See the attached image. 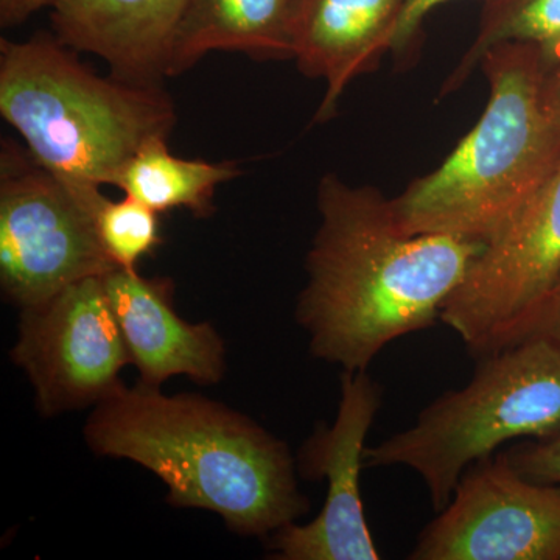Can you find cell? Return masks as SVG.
Returning a JSON list of instances; mask_svg holds the SVG:
<instances>
[{
	"label": "cell",
	"mask_w": 560,
	"mask_h": 560,
	"mask_svg": "<svg viewBox=\"0 0 560 560\" xmlns=\"http://www.w3.org/2000/svg\"><path fill=\"white\" fill-rule=\"evenodd\" d=\"M318 230L294 318L315 359L368 371L390 342L434 326L485 243L405 234L390 198L337 175L320 178Z\"/></svg>",
	"instance_id": "cell-1"
},
{
	"label": "cell",
	"mask_w": 560,
	"mask_h": 560,
	"mask_svg": "<svg viewBox=\"0 0 560 560\" xmlns=\"http://www.w3.org/2000/svg\"><path fill=\"white\" fill-rule=\"evenodd\" d=\"M90 451L156 475L167 503L219 514L232 533L270 537L311 512L287 442L221 401L121 385L84 423Z\"/></svg>",
	"instance_id": "cell-2"
},
{
	"label": "cell",
	"mask_w": 560,
	"mask_h": 560,
	"mask_svg": "<svg viewBox=\"0 0 560 560\" xmlns=\"http://www.w3.org/2000/svg\"><path fill=\"white\" fill-rule=\"evenodd\" d=\"M485 113L447 160L390 198L405 234L488 243L560 167V130L541 101L545 66L529 43H504L482 57Z\"/></svg>",
	"instance_id": "cell-3"
},
{
	"label": "cell",
	"mask_w": 560,
	"mask_h": 560,
	"mask_svg": "<svg viewBox=\"0 0 560 560\" xmlns=\"http://www.w3.org/2000/svg\"><path fill=\"white\" fill-rule=\"evenodd\" d=\"M55 33L0 39V114L47 171L70 184L114 186L125 165L176 124L160 83L97 75Z\"/></svg>",
	"instance_id": "cell-4"
},
{
	"label": "cell",
	"mask_w": 560,
	"mask_h": 560,
	"mask_svg": "<svg viewBox=\"0 0 560 560\" xmlns=\"http://www.w3.org/2000/svg\"><path fill=\"white\" fill-rule=\"evenodd\" d=\"M478 360L464 388L431 401L410 429L364 448L366 467L416 471L436 512L466 470L500 445L560 433V334L534 335Z\"/></svg>",
	"instance_id": "cell-5"
},
{
	"label": "cell",
	"mask_w": 560,
	"mask_h": 560,
	"mask_svg": "<svg viewBox=\"0 0 560 560\" xmlns=\"http://www.w3.org/2000/svg\"><path fill=\"white\" fill-rule=\"evenodd\" d=\"M97 186L70 184L27 149L0 151V289L14 307L49 301L72 283L116 270L95 230Z\"/></svg>",
	"instance_id": "cell-6"
},
{
	"label": "cell",
	"mask_w": 560,
	"mask_h": 560,
	"mask_svg": "<svg viewBox=\"0 0 560 560\" xmlns=\"http://www.w3.org/2000/svg\"><path fill=\"white\" fill-rule=\"evenodd\" d=\"M560 276V167L482 246L441 320L477 359L517 345Z\"/></svg>",
	"instance_id": "cell-7"
},
{
	"label": "cell",
	"mask_w": 560,
	"mask_h": 560,
	"mask_svg": "<svg viewBox=\"0 0 560 560\" xmlns=\"http://www.w3.org/2000/svg\"><path fill=\"white\" fill-rule=\"evenodd\" d=\"M103 278L80 280L20 311L10 359L27 375L44 418L95 407L124 385L130 350Z\"/></svg>",
	"instance_id": "cell-8"
},
{
	"label": "cell",
	"mask_w": 560,
	"mask_h": 560,
	"mask_svg": "<svg viewBox=\"0 0 560 560\" xmlns=\"http://www.w3.org/2000/svg\"><path fill=\"white\" fill-rule=\"evenodd\" d=\"M408 559L560 560V486L523 477L508 453L478 460Z\"/></svg>",
	"instance_id": "cell-9"
},
{
	"label": "cell",
	"mask_w": 560,
	"mask_h": 560,
	"mask_svg": "<svg viewBox=\"0 0 560 560\" xmlns=\"http://www.w3.org/2000/svg\"><path fill=\"white\" fill-rule=\"evenodd\" d=\"M382 386L368 371H342L338 415L319 423L301 445L298 474L307 481L326 480L327 495L318 517L307 525L290 523L268 537L279 560H378L361 500L364 442L382 408Z\"/></svg>",
	"instance_id": "cell-10"
},
{
	"label": "cell",
	"mask_w": 560,
	"mask_h": 560,
	"mask_svg": "<svg viewBox=\"0 0 560 560\" xmlns=\"http://www.w3.org/2000/svg\"><path fill=\"white\" fill-rule=\"evenodd\" d=\"M131 364L143 385L161 386L175 375L198 385H217L226 374V345L210 323H189L176 312L168 278L116 270L103 278Z\"/></svg>",
	"instance_id": "cell-11"
},
{
	"label": "cell",
	"mask_w": 560,
	"mask_h": 560,
	"mask_svg": "<svg viewBox=\"0 0 560 560\" xmlns=\"http://www.w3.org/2000/svg\"><path fill=\"white\" fill-rule=\"evenodd\" d=\"M410 0H301L293 60L326 83L315 120H330L350 83L381 65Z\"/></svg>",
	"instance_id": "cell-12"
},
{
	"label": "cell",
	"mask_w": 560,
	"mask_h": 560,
	"mask_svg": "<svg viewBox=\"0 0 560 560\" xmlns=\"http://www.w3.org/2000/svg\"><path fill=\"white\" fill-rule=\"evenodd\" d=\"M190 0H55L51 28L75 51L97 55L117 79L160 83Z\"/></svg>",
	"instance_id": "cell-13"
},
{
	"label": "cell",
	"mask_w": 560,
	"mask_h": 560,
	"mask_svg": "<svg viewBox=\"0 0 560 560\" xmlns=\"http://www.w3.org/2000/svg\"><path fill=\"white\" fill-rule=\"evenodd\" d=\"M300 10L301 0H190L173 36L165 79L215 50L293 60Z\"/></svg>",
	"instance_id": "cell-14"
},
{
	"label": "cell",
	"mask_w": 560,
	"mask_h": 560,
	"mask_svg": "<svg viewBox=\"0 0 560 560\" xmlns=\"http://www.w3.org/2000/svg\"><path fill=\"white\" fill-rule=\"evenodd\" d=\"M168 139L143 145L125 165L114 186L156 212L186 209L198 219L215 210L213 198L221 184L237 178L235 162L184 160L168 149Z\"/></svg>",
	"instance_id": "cell-15"
},
{
	"label": "cell",
	"mask_w": 560,
	"mask_h": 560,
	"mask_svg": "<svg viewBox=\"0 0 560 560\" xmlns=\"http://www.w3.org/2000/svg\"><path fill=\"white\" fill-rule=\"evenodd\" d=\"M514 40L534 44L548 70L559 65L560 0H482L477 35L442 84V97L470 80L486 51Z\"/></svg>",
	"instance_id": "cell-16"
},
{
	"label": "cell",
	"mask_w": 560,
	"mask_h": 560,
	"mask_svg": "<svg viewBox=\"0 0 560 560\" xmlns=\"http://www.w3.org/2000/svg\"><path fill=\"white\" fill-rule=\"evenodd\" d=\"M160 215L130 195L109 200L101 194L94 206L95 230L106 256L117 268L138 270L139 261L160 248Z\"/></svg>",
	"instance_id": "cell-17"
},
{
	"label": "cell",
	"mask_w": 560,
	"mask_h": 560,
	"mask_svg": "<svg viewBox=\"0 0 560 560\" xmlns=\"http://www.w3.org/2000/svg\"><path fill=\"white\" fill-rule=\"evenodd\" d=\"M512 467L540 485L560 486V433L547 440H534L508 451Z\"/></svg>",
	"instance_id": "cell-18"
},
{
	"label": "cell",
	"mask_w": 560,
	"mask_h": 560,
	"mask_svg": "<svg viewBox=\"0 0 560 560\" xmlns=\"http://www.w3.org/2000/svg\"><path fill=\"white\" fill-rule=\"evenodd\" d=\"M447 2L451 0H410L404 16H401L396 36H394L389 54L397 60L407 61V58L411 57L412 49L418 47L419 35L422 32L425 18L436 7Z\"/></svg>",
	"instance_id": "cell-19"
},
{
	"label": "cell",
	"mask_w": 560,
	"mask_h": 560,
	"mask_svg": "<svg viewBox=\"0 0 560 560\" xmlns=\"http://www.w3.org/2000/svg\"><path fill=\"white\" fill-rule=\"evenodd\" d=\"M540 334H560V276L550 293L534 312L523 340Z\"/></svg>",
	"instance_id": "cell-20"
},
{
	"label": "cell",
	"mask_w": 560,
	"mask_h": 560,
	"mask_svg": "<svg viewBox=\"0 0 560 560\" xmlns=\"http://www.w3.org/2000/svg\"><path fill=\"white\" fill-rule=\"evenodd\" d=\"M55 0H0V27L11 28L24 24L39 10L51 7Z\"/></svg>",
	"instance_id": "cell-21"
},
{
	"label": "cell",
	"mask_w": 560,
	"mask_h": 560,
	"mask_svg": "<svg viewBox=\"0 0 560 560\" xmlns=\"http://www.w3.org/2000/svg\"><path fill=\"white\" fill-rule=\"evenodd\" d=\"M545 109L560 130V62L545 73L541 86Z\"/></svg>",
	"instance_id": "cell-22"
}]
</instances>
